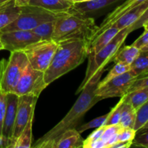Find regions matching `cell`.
I'll use <instances>...</instances> for the list:
<instances>
[{"label":"cell","mask_w":148,"mask_h":148,"mask_svg":"<svg viewBox=\"0 0 148 148\" xmlns=\"http://www.w3.org/2000/svg\"><path fill=\"white\" fill-rule=\"evenodd\" d=\"M141 50H148V43L145 46V47H143Z\"/></svg>","instance_id":"cell-45"},{"label":"cell","mask_w":148,"mask_h":148,"mask_svg":"<svg viewBox=\"0 0 148 148\" xmlns=\"http://www.w3.org/2000/svg\"><path fill=\"white\" fill-rule=\"evenodd\" d=\"M146 0H124L122 1L121 4L117 6L111 12H109L108 14V15L106 17V18L104 19L103 21L101 23V24L98 26V28L97 32L95 33V36L92 38V40L96 37L98 35H99L100 33H102L103 31L106 30V29L108 28L109 26H111L116 20H118L120 17L123 15V14H125L127 12H128L129 10H132V8H134L136 6L139 5L141 3L144 2ZM91 40V41H92Z\"/></svg>","instance_id":"cell-13"},{"label":"cell","mask_w":148,"mask_h":148,"mask_svg":"<svg viewBox=\"0 0 148 148\" xmlns=\"http://www.w3.org/2000/svg\"><path fill=\"white\" fill-rule=\"evenodd\" d=\"M34 115L32 116L28 122L24 127L23 130L17 140L13 143L12 148H30L33 143V122Z\"/></svg>","instance_id":"cell-21"},{"label":"cell","mask_w":148,"mask_h":148,"mask_svg":"<svg viewBox=\"0 0 148 148\" xmlns=\"http://www.w3.org/2000/svg\"><path fill=\"white\" fill-rule=\"evenodd\" d=\"M130 70V65L122 63V62H116L115 63V65L113 66L112 69L108 72L106 76L103 78V79H101L98 82V87L102 86L107 82L111 80L113 78L119 76V75L124 74L125 72H128Z\"/></svg>","instance_id":"cell-26"},{"label":"cell","mask_w":148,"mask_h":148,"mask_svg":"<svg viewBox=\"0 0 148 148\" xmlns=\"http://www.w3.org/2000/svg\"><path fill=\"white\" fill-rule=\"evenodd\" d=\"M19 96L14 92L7 93V108L2 127V135L12 140Z\"/></svg>","instance_id":"cell-14"},{"label":"cell","mask_w":148,"mask_h":148,"mask_svg":"<svg viewBox=\"0 0 148 148\" xmlns=\"http://www.w3.org/2000/svg\"><path fill=\"white\" fill-rule=\"evenodd\" d=\"M83 139L76 129H71L61 134L54 148H79L83 145Z\"/></svg>","instance_id":"cell-18"},{"label":"cell","mask_w":148,"mask_h":148,"mask_svg":"<svg viewBox=\"0 0 148 148\" xmlns=\"http://www.w3.org/2000/svg\"><path fill=\"white\" fill-rule=\"evenodd\" d=\"M137 77L130 71L119 75L107 82L102 86L98 87L95 95L101 100L124 96L128 92Z\"/></svg>","instance_id":"cell-9"},{"label":"cell","mask_w":148,"mask_h":148,"mask_svg":"<svg viewBox=\"0 0 148 148\" xmlns=\"http://www.w3.org/2000/svg\"><path fill=\"white\" fill-rule=\"evenodd\" d=\"M130 71L136 77L148 72V50H140L137 57L130 65Z\"/></svg>","instance_id":"cell-24"},{"label":"cell","mask_w":148,"mask_h":148,"mask_svg":"<svg viewBox=\"0 0 148 148\" xmlns=\"http://www.w3.org/2000/svg\"><path fill=\"white\" fill-rule=\"evenodd\" d=\"M88 49L89 43L85 40L70 39L59 42L51 62L44 72L46 85H49L83 63L88 56Z\"/></svg>","instance_id":"cell-2"},{"label":"cell","mask_w":148,"mask_h":148,"mask_svg":"<svg viewBox=\"0 0 148 148\" xmlns=\"http://www.w3.org/2000/svg\"><path fill=\"white\" fill-rule=\"evenodd\" d=\"M148 121V101L137 109V116L134 129L136 131L142 128Z\"/></svg>","instance_id":"cell-27"},{"label":"cell","mask_w":148,"mask_h":148,"mask_svg":"<svg viewBox=\"0 0 148 148\" xmlns=\"http://www.w3.org/2000/svg\"><path fill=\"white\" fill-rule=\"evenodd\" d=\"M120 30H121L117 27L111 25L102 33L98 35L90 43L89 49H88V56L93 55L99 51L101 49H103L109 42H111V40L116 36L117 33Z\"/></svg>","instance_id":"cell-16"},{"label":"cell","mask_w":148,"mask_h":148,"mask_svg":"<svg viewBox=\"0 0 148 148\" xmlns=\"http://www.w3.org/2000/svg\"><path fill=\"white\" fill-rule=\"evenodd\" d=\"M124 95L121 97V99L119 101L118 103L110 111L109 116H108L107 121H106L105 125H115V124H119L120 118H121V108H122V103L124 102Z\"/></svg>","instance_id":"cell-29"},{"label":"cell","mask_w":148,"mask_h":148,"mask_svg":"<svg viewBox=\"0 0 148 148\" xmlns=\"http://www.w3.org/2000/svg\"><path fill=\"white\" fill-rule=\"evenodd\" d=\"M68 1H71V2H73V1H74V0H68Z\"/></svg>","instance_id":"cell-48"},{"label":"cell","mask_w":148,"mask_h":148,"mask_svg":"<svg viewBox=\"0 0 148 148\" xmlns=\"http://www.w3.org/2000/svg\"><path fill=\"white\" fill-rule=\"evenodd\" d=\"M57 14L38 6L27 4L21 7L18 17L0 32L32 30L42 23L54 20Z\"/></svg>","instance_id":"cell-6"},{"label":"cell","mask_w":148,"mask_h":148,"mask_svg":"<svg viewBox=\"0 0 148 148\" xmlns=\"http://www.w3.org/2000/svg\"><path fill=\"white\" fill-rule=\"evenodd\" d=\"M130 33L131 31L130 27L121 29L106 46H104L95 54L89 55L88 56V63L85 76L81 85L78 88L76 94H79L82 91L85 85L94 75L105 69L106 65L112 62L116 53L121 47Z\"/></svg>","instance_id":"cell-4"},{"label":"cell","mask_w":148,"mask_h":148,"mask_svg":"<svg viewBox=\"0 0 148 148\" xmlns=\"http://www.w3.org/2000/svg\"><path fill=\"white\" fill-rule=\"evenodd\" d=\"M148 43V30H145L144 33L132 43L134 46L141 50Z\"/></svg>","instance_id":"cell-37"},{"label":"cell","mask_w":148,"mask_h":148,"mask_svg":"<svg viewBox=\"0 0 148 148\" xmlns=\"http://www.w3.org/2000/svg\"><path fill=\"white\" fill-rule=\"evenodd\" d=\"M15 1L16 4L19 7H23V6L27 5V4H29L30 1L31 0H14Z\"/></svg>","instance_id":"cell-41"},{"label":"cell","mask_w":148,"mask_h":148,"mask_svg":"<svg viewBox=\"0 0 148 148\" xmlns=\"http://www.w3.org/2000/svg\"><path fill=\"white\" fill-rule=\"evenodd\" d=\"M132 145L148 148V128L140 129L137 131L132 141Z\"/></svg>","instance_id":"cell-30"},{"label":"cell","mask_w":148,"mask_h":148,"mask_svg":"<svg viewBox=\"0 0 148 148\" xmlns=\"http://www.w3.org/2000/svg\"><path fill=\"white\" fill-rule=\"evenodd\" d=\"M0 40L4 50L9 51H23L31 43L40 40L32 30H12L0 32Z\"/></svg>","instance_id":"cell-11"},{"label":"cell","mask_w":148,"mask_h":148,"mask_svg":"<svg viewBox=\"0 0 148 148\" xmlns=\"http://www.w3.org/2000/svg\"><path fill=\"white\" fill-rule=\"evenodd\" d=\"M54 20L42 23V24L38 25L36 27H35L34 29H33L32 31L38 37L40 40H51L53 30H54Z\"/></svg>","instance_id":"cell-25"},{"label":"cell","mask_w":148,"mask_h":148,"mask_svg":"<svg viewBox=\"0 0 148 148\" xmlns=\"http://www.w3.org/2000/svg\"><path fill=\"white\" fill-rule=\"evenodd\" d=\"M106 125H103L101 126V127L96 128V130H94V131L87 137V139L83 140V145H82V147L87 148V147H88V145L90 143L95 141V140H98V139L101 138V137H102L104 131H105L106 130Z\"/></svg>","instance_id":"cell-31"},{"label":"cell","mask_w":148,"mask_h":148,"mask_svg":"<svg viewBox=\"0 0 148 148\" xmlns=\"http://www.w3.org/2000/svg\"><path fill=\"white\" fill-rule=\"evenodd\" d=\"M131 146H132V142L131 141H118L111 148H129Z\"/></svg>","instance_id":"cell-40"},{"label":"cell","mask_w":148,"mask_h":148,"mask_svg":"<svg viewBox=\"0 0 148 148\" xmlns=\"http://www.w3.org/2000/svg\"><path fill=\"white\" fill-rule=\"evenodd\" d=\"M147 7L148 0H146L144 2L141 3L139 5L136 6L134 8L127 12L125 14L120 17L118 20H116L111 25L117 27L119 30L130 27L143 15V14L147 10Z\"/></svg>","instance_id":"cell-15"},{"label":"cell","mask_w":148,"mask_h":148,"mask_svg":"<svg viewBox=\"0 0 148 148\" xmlns=\"http://www.w3.org/2000/svg\"><path fill=\"white\" fill-rule=\"evenodd\" d=\"M10 1V0H0V3L5 2V1Z\"/></svg>","instance_id":"cell-47"},{"label":"cell","mask_w":148,"mask_h":148,"mask_svg":"<svg viewBox=\"0 0 148 148\" xmlns=\"http://www.w3.org/2000/svg\"><path fill=\"white\" fill-rule=\"evenodd\" d=\"M124 101L130 103L137 111V108L148 101V86L129 92L124 95Z\"/></svg>","instance_id":"cell-22"},{"label":"cell","mask_w":148,"mask_h":148,"mask_svg":"<svg viewBox=\"0 0 148 148\" xmlns=\"http://www.w3.org/2000/svg\"><path fill=\"white\" fill-rule=\"evenodd\" d=\"M28 60L23 51L10 52L8 59L0 61V88L5 92H12Z\"/></svg>","instance_id":"cell-5"},{"label":"cell","mask_w":148,"mask_h":148,"mask_svg":"<svg viewBox=\"0 0 148 148\" xmlns=\"http://www.w3.org/2000/svg\"><path fill=\"white\" fill-rule=\"evenodd\" d=\"M21 7L16 4L14 0L0 3V30L12 23L20 14Z\"/></svg>","instance_id":"cell-17"},{"label":"cell","mask_w":148,"mask_h":148,"mask_svg":"<svg viewBox=\"0 0 148 148\" xmlns=\"http://www.w3.org/2000/svg\"><path fill=\"white\" fill-rule=\"evenodd\" d=\"M7 108V92L0 88V134L2 135V127Z\"/></svg>","instance_id":"cell-32"},{"label":"cell","mask_w":148,"mask_h":148,"mask_svg":"<svg viewBox=\"0 0 148 148\" xmlns=\"http://www.w3.org/2000/svg\"><path fill=\"white\" fill-rule=\"evenodd\" d=\"M12 145V140L0 134V148H10Z\"/></svg>","instance_id":"cell-39"},{"label":"cell","mask_w":148,"mask_h":148,"mask_svg":"<svg viewBox=\"0 0 148 148\" xmlns=\"http://www.w3.org/2000/svg\"><path fill=\"white\" fill-rule=\"evenodd\" d=\"M145 86H148V72H146V73L142 74V75L137 77L134 82L132 85L131 88L129 90L128 92Z\"/></svg>","instance_id":"cell-34"},{"label":"cell","mask_w":148,"mask_h":148,"mask_svg":"<svg viewBox=\"0 0 148 148\" xmlns=\"http://www.w3.org/2000/svg\"><path fill=\"white\" fill-rule=\"evenodd\" d=\"M143 27H144L145 30H148V23H146V24L145 25L143 26Z\"/></svg>","instance_id":"cell-46"},{"label":"cell","mask_w":148,"mask_h":148,"mask_svg":"<svg viewBox=\"0 0 148 148\" xmlns=\"http://www.w3.org/2000/svg\"><path fill=\"white\" fill-rule=\"evenodd\" d=\"M148 22V7L147 10L145 11V12L143 13V15L135 22L133 25H132L131 26H130V31L131 33L134 30H137V29L140 28V27H143L144 26V25L145 23H147Z\"/></svg>","instance_id":"cell-36"},{"label":"cell","mask_w":148,"mask_h":148,"mask_svg":"<svg viewBox=\"0 0 148 148\" xmlns=\"http://www.w3.org/2000/svg\"><path fill=\"white\" fill-rule=\"evenodd\" d=\"M137 111L134 107L128 102H126L124 99L121 108V118H120L119 124L122 127H130L134 128L135 123Z\"/></svg>","instance_id":"cell-23"},{"label":"cell","mask_w":148,"mask_h":148,"mask_svg":"<svg viewBox=\"0 0 148 148\" xmlns=\"http://www.w3.org/2000/svg\"><path fill=\"white\" fill-rule=\"evenodd\" d=\"M121 129H122V127H121L120 124L106 125V130L105 131H104L102 137H101V139L103 140L104 141L106 142V141L110 138V137H111L113 135L121 131Z\"/></svg>","instance_id":"cell-35"},{"label":"cell","mask_w":148,"mask_h":148,"mask_svg":"<svg viewBox=\"0 0 148 148\" xmlns=\"http://www.w3.org/2000/svg\"><path fill=\"white\" fill-rule=\"evenodd\" d=\"M38 98L32 95H20L17 102V114L12 137V146L22 132L29 119L34 115L35 107Z\"/></svg>","instance_id":"cell-10"},{"label":"cell","mask_w":148,"mask_h":148,"mask_svg":"<svg viewBox=\"0 0 148 148\" xmlns=\"http://www.w3.org/2000/svg\"><path fill=\"white\" fill-rule=\"evenodd\" d=\"M140 52V49L134 46V45L124 46L123 48H120L119 50L116 53L112 62L114 63L122 62L126 64L131 65L137 57Z\"/></svg>","instance_id":"cell-20"},{"label":"cell","mask_w":148,"mask_h":148,"mask_svg":"<svg viewBox=\"0 0 148 148\" xmlns=\"http://www.w3.org/2000/svg\"><path fill=\"white\" fill-rule=\"evenodd\" d=\"M106 143L101 138L92 142L88 145L87 148H106Z\"/></svg>","instance_id":"cell-38"},{"label":"cell","mask_w":148,"mask_h":148,"mask_svg":"<svg viewBox=\"0 0 148 148\" xmlns=\"http://www.w3.org/2000/svg\"><path fill=\"white\" fill-rule=\"evenodd\" d=\"M124 0H90L85 2L73 3L69 11L85 17L95 19L106 11Z\"/></svg>","instance_id":"cell-12"},{"label":"cell","mask_w":148,"mask_h":148,"mask_svg":"<svg viewBox=\"0 0 148 148\" xmlns=\"http://www.w3.org/2000/svg\"><path fill=\"white\" fill-rule=\"evenodd\" d=\"M29 4L38 6L48 11L59 14L69 12L72 7L73 2L68 0H31Z\"/></svg>","instance_id":"cell-19"},{"label":"cell","mask_w":148,"mask_h":148,"mask_svg":"<svg viewBox=\"0 0 148 148\" xmlns=\"http://www.w3.org/2000/svg\"><path fill=\"white\" fill-rule=\"evenodd\" d=\"M108 116H109V112L108 114H106L104 115L98 116L91 121H88L86 124H84L81 126H77L76 127V130L79 132V133H82L85 131L90 130L91 128H98V127H101L103 125H105L106 121H107Z\"/></svg>","instance_id":"cell-28"},{"label":"cell","mask_w":148,"mask_h":148,"mask_svg":"<svg viewBox=\"0 0 148 148\" xmlns=\"http://www.w3.org/2000/svg\"><path fill=\"white\" fill-rule=\"evenodd\" d=\"M147 128H148V121L145 123V125L143 126L141 129H147Z\"/></svg>","instance_id":"cell-43"},{"label":"cell","mask_w":148,"mask_h":148,"mask_svg":"<svg viewBox=\"0 0 148 148\" xmlns=\"http://www.w3.org/2000/svg\"><path fill=\"white\" fill-rule=\"evenodd\" d=\"M58 43L50 40H38L31 43L23 50L30 66L45 72L51 62Z\"/></svg>","instance_id":"cell-7"},{"label":"cell","mask_w":148,"mask_h":148,"mask_svg":"<svg viewBox=\"0 0 148 148\" xmlns=\"http://www.w3.org/2000/svg\"><path fill=\"white\" fill-rule=\"evenodd\" d=\"M106 70V69L100 71L88 81L69 112L56 125L39 138L33 145V147L54 148L56 141L62 133L68 130L76 129L86 113L101 101V98L95 95V90Z\"/></svg>","instance_id":"cell-1"},{"label":"cell","mask_w":148,"mask_h":148,"mask_svg":"<svg viewBox=\"0 0 148 148\" xmlns=\"http://www.w3.org/2000/svg\"><path fill=\"white\" fill-rule=\"evenodd\" d=\"M1 50H4V47H3V44L2 43H1V40H0V51Z\"/></svg>","instance_id":"cell-44"},{"label":"cell","mask_w":148,"mask_h":148,"mask_svg":"<svg viewBox=\"0 0 148 148\" xmlns=\"http://www.w3.org/2000/svg\"><path fill=\"white\" fill-rule=\"evenodd\" d=\"M90 0H74L73 3H78V2H85V1H88Z\"/></svg>","instance_id":"cell-42"},{"label":"cell","mask_w":148,"mask_h":148,"mask_svg":"<svg viewBox=\"0 0 148 148\" xmlns=\"http://www.w3.org/2000/svg\"><path fill=\"white\" fill-rule=\"evenodd\" d=\"M48 85L44 80V72L37 70L30 66H26L12 92L20 95L38 97Z\"/></svg>","instance_id":"cell-8"},{"label":"cell","mask_w":148,"mask_h":148,"mask_svg":"<svg viewBox=\"0 0 148 148\" xmlns=\"http://www.w3.org/2000/svg\"><path fill=\"white\" fill-rule=\"evenodd\" d=\"M136 131L134 128L130 127H122L119 133V141H131L132 142L136 135Z\"/></svg>","instance_id":"cell-33"},{"label":"cell","mask_w":148,"mask_h":148,"mask_svg":"<svg viewBox=\"0 0 148 148\" xmlns=\"http://www.w3.org/2000/svg\"><path fill=\"white\" fill-rule=\"evenodd\" d=\"M54 21L51 40L56 43L77 39L88 41L90 44L98 28L95 19L82 17L70 11L59 13Z\"/></svg>","instance_id":"cell-3"}]
</instances>
